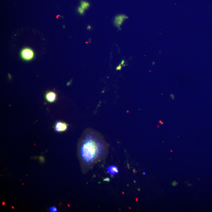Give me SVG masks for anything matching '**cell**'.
I'll return each instance as SVG.
<instances>
[{
  "label": "cell",
  "instance_id": "obj_1",
  "mask_svg": "<svg viewBox=\"0 0 212 212\" xmlns=\"http://www.w3.org/2000/svg\"><path fill=\"white\" fill-rule=\"evenodd\" d=\"M102 145L100 141L91 136H87L81 147V154L87 163L93 162L101 155Z\"/></svg>",
  "mask_w": 212,
  "mask_h": 212
},
{
  "label": "cell",
  "instance_id": "obj_2",
  "mask_svg": "<svg viewBox=\"0 0 212 212\" xmlns=\"http://www.w3.org/2000/svg\"><path fill=\"white\" fill-rule=\"evenodd\" d=\"M21 56L23 60L30 61L34 58V53L32 50L30 48H25L21 52Z\"/></svg>",
  "mask_w": 212,
  "mask_h": 212
},
{
  "label": "cell",
  "instance_id": "obj_3",
  "mask_svg": "<svg viewBox=\"0 0 212 212\" xmlns=\"http://www.w3.org/2000/svg\"><path fill=\"white\" fill-rule=\"evenodd\" d=\"M127 17L124 15H118L116 17L114 21V25L116 27L120 28V26L122 25L124 20L128 18Z\"/></svg>",
  "mask_w": 212,
  "mask_h": 212
},
{
  "label": "cell",
  "instance_id": "obj_4",
  "mask_svg": "<svg viewBox=\"0 0 212 212\" xmlns=\"http://www.w3.org/2000/svg\"><path fill=\"white\" fill-rule=\"evenodd\" d=\"M68 128V125L65 123L58 122L56 123L55 129L58 132H62L65 131Z\"/></svg>",
  "mask_w": 212,
  "mask_h": 212
},
{
  "label": "cell",
  "instance_id": "obj_5",
  "mask_svg": "<svg viewBox=\"0 0 212 212\" xmlns=\"http://www.w3.org/2000/svg\"><path fill=\"white\" fill-rule=\"evenodd\" d=\"M46 100L50 103H53L57 99V95L53 92H49L46 94L45 96Z\"/></svg>",
  "mask_w": 212,
  "mask_h": 212
},
{
  "label": "cell",
  "instance_id": "obj_6",
  "mask_svg": "<svg viewBox=\"0 0 212 212\" xmlns=\"http://www.w3.org/2000/svg\"><path fill=\"white\" fill-rule=\"evenodd\" d=\"M107 171L108 173L112 175H115L118 173V169L116 167L110 166L108 168Z\"/></svg>",
  "mask_w": 212,
  "mask_h": 212
},
{
  "label": "cell",
  "instance_id": "obj_7",
  "mask_svg": "<svg viewBox=\"0 0 212 212\" xmlns=\"http://www.w3.org/2000/svg\"><path fill=\"white\" fill-rule=\"evenodd\" d=\"M90 6V4L88 2L85 1H82L81 3V7L84 9H87Z\"/></svg>",
  "mask_w": 212,
  "mask_h": 212
},
{
  "label": "cell",
  "instance_id": "obj_8",
  "mask_svg": "<svg viewBox=\"0 0 212 212\" xmlns=\"http://www.w3.org/2000/svg\"><path fill=\"white\" fill-rule=\"evenodd\" d=\"M78 12L81 14H83L84 13V9L82 7H79L78 9Z\"/></svg>",
  "mask_w": 212,
  "mask_h": 212
},
{
  "label": "cell",
  "instance_id": "obj_9",
  "mask_svg": "<svg viewBox=\"0 0 212 212\" xmlns=\"http://www.w3.org/2000/svg\"><path fill=\"white\" fill-rule=\"evenodd\" d=\"M50 210L51 212H56L57 210V208L55 207H52L50 209Z\"/></svg>",
  "mask_w": 212,
  "mask_h": 212
},
{
  "label": "cell",
  "instance_id": "obj_10",
  "mask_svg": "<svg viewBox=\"0 0 212 212\" xmlns=\"http://www.w3.org/2000/svg\"><path fill=\"white\" fill-rule=\"evenodd\" d=\"M178 182H177L176 181H173V182H172V185H173V186H176V185H178Z\"/></svg>",
  "mask_w": 212,
  "mask_h": 212
},
{
  "label": "cell",
  "instance_id": "obj_11",
  "mask_svg": "<svg viewBox=\"0 0 212 212\" xmlns=\"http://www.w3.org/2000/svg\"><path fill=\"white\" fill-rule=\"evenodd\" d=\"M105 181H107V182H109V180H109V178H107L105 179Z\"/></svg>",
  "mask_w": 212,
  "mask_h": 212
},
{
  "label": "cell",
  "instance_id": "obj_12",
  "mask_svg": "<svg viewBox=\"0 0 212 212\" xmlns=\"http://www.w3.org/2000/svg\"><path fill=\"white\" fill-rule=\"evenodd\" d=\"M188 185L189 186H192L191 184H188Z\"/></svg>",
  "mask_w": 212,
  "mask_h": 212
}]
</instances>
